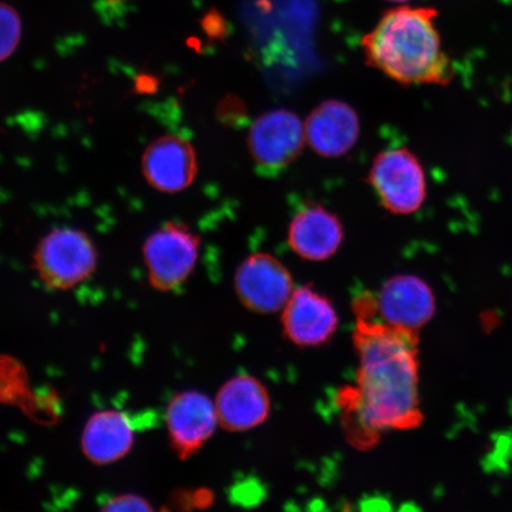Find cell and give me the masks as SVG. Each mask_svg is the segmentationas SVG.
Instances as JSON below:
<instances>
[{"label":"cell","mask_w":512,"mask_h":512,"mask_svg":"<svg viewBox=\"0 0 512 512\" xmlns=\"http://www.w3.org/2000/svg\"><path fill=\"white\" fill-rule=\"evenodd\" d=\"M215 406L224 430L245 432L264 424L271 412V398L259 380L240 375L223 384Z\"/></svg>","instance_id":"4fadbf2b"},{"label":"cell","mask_w":512,"mask_h":512,"mask_svg":"<svg viewBox=\"0 0 512 512\" xmlns=\"http://www.w3.org/2000/svg\"><path fill=\"white\" fill-rule=\"evenodd\" d=\"M134 427L128 415L106 409L87 421L81 446L88 460L96 465H108L123 459L132 450Z\"/></svg>","instance_id":"9a60e30c"},{"label":"cell","mask_w":512,"mask_h":512,"mask_svg":"<svg viewBox=\"0 0 512 512\" xmlns=\"http://www.w3.org/2000/svg\"><path fill=\"white\" fill-rule=\"evenodd\" d=\"M146 182L160 192L188 189L194 183L198 164L194 146L178 136H163L146 147L142 159Z\"/></svg>","instance_id":"8fae6325"},{"label":"cell","mask_w":512,"mask_h":512,"mask_svg":"<svg viewBox=\"0 0 512 512\" xmlns=\"http://www.w3.org/2000/svg\"><path fill=\"white\" fill-rule=\"evenodd\" d=\"M108 4H123L128 2V0H105Z\"/></svg>","instance_id":"ac0fdd59"},{"label":"cell","mask_w":512,"mask_h":512,"mask_svg":"<svg viewBox=\"0 0 512 512\" xmlns=\"http://www.w3.org/2000/svg\"><path fill=\"white\" fill-rule=\"evenodd\" d=\"M98 253L91 238L80 229L51 230L38 242L34 268L50 290L67 291L94 273Z\"/></svg>","instance_id":"3957f363"},{"label":"cell","mask_w":512,"mask_h":512,"mask_svg":"<svg viewBox=\"0 0 512 512\" xmlns=\"http://www.w3.org/2000/svg\"><path fill=\"white\" fill-rule=\"evenodd\" d=\"M305 127L296 113L273 110L260 115L248 134V150L256 169L275 175L296 160L303 151Z\"/></svg>","instance_id":"8992f818"},{"label":"cell","mask_w":512,"mask_h":512,"mask_svg":"<svg viewBox=\"0 0 512 512\" xmlns=\"http://www.w3.org/2000/svg\"><path fill=\"white\" fill-rule=\"evenodd\" d=\"M22 19L17 10L0 0V62L15 53L22 38Z\"/></svg>","instance_id":"2e32d148"},{"label":"cell","mask_w":512,"mask_h":512,"mask_svg":"<svg viewBox=\"0 0 512 512\" xmlns=\"http://www.w3.org/2000/svg\"><path fill=\"white\" fill-rule=\"evenodd\" d=\"M288 341L302 348L329 342L338 326V316L330 300L309 286L294 288L281 316Z\"/></svg>","instance_id":"9c48e42d"},{"label":"cell","mask_w":512,"mask_h":512,"mask_svg":"<svg viewBox=\"0 0 512 512\" xmlns=\"http://www.w3.org/2000/svg\"><path fill=\"white\" fill-rule=\"evenodd\" d=\"M435 17L437 11L428 8L389 11L363 38L369 66L403 86L448 85L453 67L441 46Z\"/></svg>","instance_id":"7a4b0ae2"},{"label":"cell","mask_w":512,"mask_h":512,"mask_svg":"<svg viewBox=\"0 0 512 512\" xmlns=\"http://www.w3.org/2000/svg\"><path fill=\"white\" fill-rule=\"evenodd\" d=\"M382 322L396 328L419 332L435 313V297L430 285L411 274L395 275L383 285L376 299Z\"/></svg>","instance_id":"30bf717a"},{"label":"cell","mask_w":512,"mask_h":512,"mask_svg":"<svg viewBox=\"0 0 512 512\" xmlns=\"http://www.w3.org/2000/svg\"><path fill=\"white\" fill-rule=\"evenodd\" d=\"M356 386L341 394L352 443L370 446L388 431L420 426L418 332L377 319L376 299L355 303Z\"/></svg>","instance_id":"6da1fadb"},{"label":"cell","mask_w":512,"mask_h":512,"mask_svg":"<svg viewBox=\"0 0 512 512\" xmlns=\"http://www.w3.org/2000/svg\"><path fill=\"white\" fill-rule=\"evenodd\" d=\"M306 143L326 158L344 156L360 138V119L354 108L339 100H326L306 119Z\"/></svg>","instance_id":"7c38bea8"},{"label":"cell","mask_w":512,"mask_h":512,"mask_svg":"<svg viewBox=\"0 0 512 512\" xmlns=\"http://www.w3.org/2000/svg\"><path fill=\"white\" fill-rule=\"evenodd\" d=\"M392 2H406V0H392Z\"/></svg>","instance_id":"d6986e66"},{"label":"cell","mask_w":512,"mask_h":512,"mask_svg":"<svg viewBox=\"0 0 512 512\" xmlns=\"http://www.w3.org/2000/svg\"><path fill=\"white\" fill-rule=\"evenodd\" d=\"M343 236L341 221L322 206L300 210L288 227V243L292 251L310 261H324L335 255Z\"/></svg>","instance_id":"5bb4252c"},{"label":"cell","mask_w":512,"mask_h":512,"mask_svg":"<svg viewBox=\"0 0 512 512\" xmlns=\"http://www.w3.org/2000/svg\"><path fill=\"white\" fill-rule=\"evenodd\" d=\"M217 424L220 422L215 403L196 390L178 393L166 411L172 450L183 460L206 445Z\"/></svg>","instance_id":"ba28073f"},{"label":"cell","mask_w":512,"mask_h":512,"mask_svg":"<svg viewBox=\"0 0 512 512\" xmlns=\"http://www.w3.org/2000/svg\"><path fill=\"white\" fill-rule=\"evenodd\" d=\"M102 510L105 511H151L150 502L138 495H120L111 499Z\"/></svg>","instance_id":"e0dca14e"},{"label":"cell","mask_w":512,"mask_h":512,"mask_svg":"<svg viewBox=\"0 0 512 512\" xmlns=\"http://www.w3.org/2000/svg\"><path fill=\"white\" fill-rule=\"evenodd\" d=\"M240 302L256 313L283 311L294 291L287 268L274 256L256 253L242 261L235 274Z\"/></svg>","instance_id":"52a82bcc"},{"label":"cell","mask_w":512,"mask_h":512,"mask_svg":"<svg viewBox=\"0 0 512 512\" xmlns=\"http://www.w3.org/2000/svg\"><path fill=\"white\" fill-rule=\"evenodd\" d=\"M200 238L182 222H166L146 239L144 262L150 284L169 292L183 285L195 270Z\"/></svg>","instance_id":"5b68a950"},{"label":"cell","mask_w":512,"mask_h":512,"mask_svg":"<svg viewBox=\"0 0 512 512\" xmlns=\"http://www.w3.org/2000/svg\"><path fill=\"white\" fill-rule=\"evenodd\" d=\"M368 181L381 206L395 215H411L426 201L425 170L405 147L380 153L371 165Z\"/></svg>","instance_id":"277c9868"}]
</instances>
